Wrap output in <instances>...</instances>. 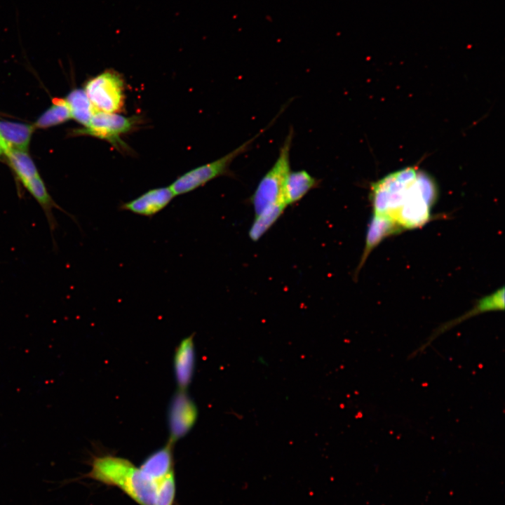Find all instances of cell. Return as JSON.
<instances>
[{"label":"cell","mask_w":505,"mask_h":505,"mask_svg":"<svg viewBox=\"0 0 505 505\" xmlns=\"http://www.w3.org/2000/svg\"><path fill=\"white\" fill-rule=\"evenodd\" d=\"M437 196L432 179L415 168L391 173L371 187L373 215L394 224L400 231L425 224Z\"/></svg>","instance_id":"obj_1"},{"label":"cell","mask_w":505,"mask_h":505,"mask_svg":"<svg viewBox=\"0 0 505 505\" xmlns=\"http://www.w3.org/2000/svg\"><path fill=\"white\" fill-rule=\"evenodd\" d=\"M88 476L119 488L139 505H155L158 484L128 459L112 454L95 456Z\"/></svg>","instance_id":"obj_2"},{"label":"cell","mask_w":505,"mask_h":505,"mask_svg":"<svg viewBox=\"0 0 505 505\" xmlns=\"http://www.w3.org/2000/svg\"><path fill=\"white\" fill-rule=\"evenodd\" d=\"M293 135V130L290 129L276 161L262 177L251 196L255 215L274 203L285 204L283 190L285 178L291 170L290 152Z\"/></svg>","instance_id":"obj_3"},{"label":"cell","mask_w":505,"mask_h":505,"mask_svg":"<svg viewBox=\"0 0 505 505\" xmlns=\"http://www.w3.org/2000/svg\"><path fill=\"white\" fill-rule=\"evenodd\" d=\"M259 135L257 134L221 158L184 173L169 186L170 188L175 196L182 195L191 192L220 176L229 174V167L233 161L245 152Z\"/></svg>","instance_id":"obj_4"},{"label":"cell","mask_w":505,"mask_h":505,"mask_svg":"<svg viewBox=\"0 0 505 505\" xmlns=\"http://www.w3.org/2000/svg\"><path fill=\"white\" fill-rule=\"evenodd\" d=\"M84 90L97 110L119 113L123 109L125 83L121 76L112 69L105 70L90 79Z\"/></svg>","instance_id":"obj_5"},{"label":"cell","mask_w":505,"mask_h":505,"mask_svg":"<svg viewBox=\"0 0 505 505\" xmlns=\"http://www.w3.org/2000/svg\"><path fill=\"white\" fill-rule=\"evenodd\" d=\"M140 123V117L125 116L119 113H109L95 109L90 121L78 133L104 140L117 149H125L122 135L133 130Z\"/></svg>","instance_id":"obj_6"},{"label":"cell","mask_w":505,"mask_h":505,"mask_svg":"<svg viewBox=\"0 0 505 505\" xmlns=\"http://www.w3.org/2000/svg\"><path fill=\"white\" fill-rule=\"evenodd\" d=\"M198 417V409L186 391L178 390L172 398L168 408V442L175 443L184 438L194 426Z\"/></svg>","instance_id":"obj_7"},{"label":"cell","mask_w":505,"mask_h":505,"mask_svg":"<svg viewBox=\"0 0 505 505\" xmlns=\"http://www.w3.org/2000/svg\"><path fill=\"white\" fill-rule=\"evenodd\" d=\"M175 196L170 187L148 190L133 200L121 203L119 210L152 217L164 209Z\"/></svg>","instance_id":"obj_8"},{"label":"cell","mask_w":505,"mask_h":505,"mask_svg":"<svg viewBox=\"0 0 505 505\" xmlns=\"http://www.w3.org/2000/svg\"><path fill=\"white\" fill-rule=\"evenodd\" d=\"M504 288L497 290L494 292L487 295L485 297L481 298L477 304L468 312L462 315L461 316L451 320L445 323L444 324L439 326L436 330L433 331L432 335L429 337L426 342L424 343L417 351H415L412 355L415 356L423 350L426 349L432 342L438 337L440 335L444 333L452 328L462 322L466 319L476 316L479 314L491 311H499L504 310Z\"/></svg>","instance_id":"obj_9"},{"label":"cell","mask_w":505,"mask_h":505,"mask_svg":"<svg viewBox=\"0 0 505 505\" xmlns=\"http://www.w3.org/2000/svg\"><path fill=\"white\" fill-rule=\"evenodd\" d=\"M196 365L194 336L184 338L175 350L173 370L178 390L186 391L191 384Z\"/></svg>","instance_id":"obj_10"},{"label":"cell","mask_w":505,"mask_h":505,"mask_svg":"<svg viewBox=\"0 0 505 505\" xmlns=\"http://www.w3.org/2000/svg\"><path fill=\"white\" fill-rule=\"evenodd\" d=\"M173 445L168 441L147 457L139 467L148 479L156 484L174 472Z\"/></svg>","instance_id":"obj_11"},{"label":"cell","mask_w":505,"mask_h":505,"mask_svg":"<svg viewBox=\"0 0 505 505\" xmlns=\"http://www.w3.org/2000/svg\"><path fill=\"white\" fill-rule=\"evenodd\" d=\"M319 181L304 170L290 171L285 178L283 196L287 206L299 201L311 189L318 185Z\"/></svg>","instance_id":"obj_12"},{"label":"cell","mask_w":505,"mask_h":505,"mask_svg":"<svg viewBox=\"0 0 505 505\" xmlns=\"http://www.w3.org/2000/svg\"><path fill=\"white\" fill-rule=\"evenodd\" d=\"M33 127L30 125L0 121V143L4 152L8 149L21 151L27 149Z\"/></svg>","instance_id":"obj_13"},{"label":"cell","mask_w":505,"mask_h":505,"mask_svg":"<svg viewBox=\"0 0 505 505\" xmlns=\"http://www.w3.org/2000/svg\"><path fill=\"white\" fill-rule=\"evenodd\" d=\"M286 207L283 203H274L256 215L248 233L250 239L258 241L276 222Z\"/></svg>","instance_id":"obj_14"},{"label":"cell","mask_w":505,"mask_h":505,"mask_svg":"<svg viewBox=\"0 0 505 505\" xmlns=\"http://www.w3.org/2000/svg\"><path fill=\"white\" fill-rule=\"evenodd\" d=\"M66 101L70 109L71 116L85 127L89 123L95 110L84 90H73Z\"/></svg>","instance_id":"obj_15"},{"label":"cell","mask_w":505,"mask_h":505,"mask_svg":"<svg viewBox=\"0 0 505 505\" xmlns=\"http://www.w3.org/2000/svg\"><path fill=\"white\" fill-rule=\"evenodd\" d=\"M17 179L22 183L39 175L37 169L25 151L8 148L4 151Z\"/></svg>","instance_id":"obj_16"},{"label":"cell","mask_w":505,"mask_h":505,"mask_svg":"<svg viewBox=\"0 0 505 505\" xmlns=\"http://www.w3.org/2000/svg\"><path fill=\"white\" fill-rule=\"evenodd\" d=\"M53 105L37 120L36 126L47 128L61 123L72 118L71 112L66 100L55 98Z\"/></svg>","instance_id":"obj_17"},{"label":"cell","mask_w":505,"mask_h":505,"mask_svg":"<svg viewBox=\"0 0 505 505\" xmlns=\"http://www.w3.org/2000/svg\"><path fill=\"white\" fill-rule=\"evenodd\" d=\"M175 490L173 472L158 484L155 505H173Z\"/></svg>","instance_id":"obj_18"},{"label":"cell","mask_w":505,"mask_h":505,"mask_svg":"<svg viewBox=\"0 0 505 505\" xmlns=\"http://www.w3.org/2000/svg\"><path fill=\"white\" fill-rule=\"evenodd\" d=\"M3 152H4V149H3V147H2V146H1V143H0V156L3 154Z\"/></svg>","instance_id":"obj_19"}]
</instances>
